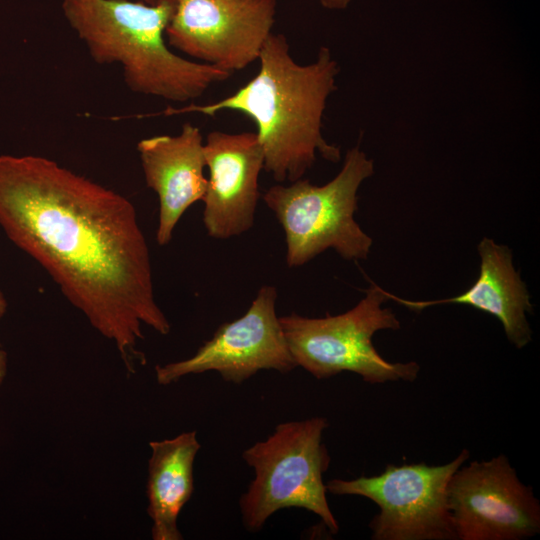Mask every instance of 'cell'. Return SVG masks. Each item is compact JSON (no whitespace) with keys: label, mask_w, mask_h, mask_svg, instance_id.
<instances>
[{"label":"cell","mask_w":540,"mask_h":540,"mask_svg":"<svg viewBox=\"0 0 540 540\" xmlns=\"http://www.w3.org/2000/svg\"><path fill=\"white\" fill-rule=\"evenodd\" d=\"M7 300L3 294V292L0 290V320L3 318L7 311ZM8 370V358L7 353L2 348L0 344V387L2 386Z\"/></svg>","instance_id":"obj_15"},{"label":"cell","mask_w":540,"mask_h":540,"mask_svg":"<svg viewBox=\"0 0 540 540\" xmlns=\"http://www.w3.org/2000/svg\"><path fill=\"white\" fill-rule=\"evenodd\" d=\"M146 493L153 540H182L177 520L194 490L193 467L201 445L196 431L149 442Z\"/></svg>","instance_id":"obj_14"},{"label":"cell","mask_w":540,"mask_h":540,"mask_svg":"<svg viewBox=\"0 0 540 540\" xmlns=\"http://www.w3.org/2000/svg\"><path fill=\"white\" fill-rule=\"evenodd\" d=\"M328 425L326 418L318 416L280 423L265 440L243 452L255 474L239 500L246 530L257 532L275 512L295 507L316 514L331 533L338 532L323 481L330 464L322 443Z\"/></svg>","instance_id":"obj_5"},{"label":"cell","mask_w":540,"mask_h":540,"mask_svg":"<svg viewBox=\"0 0 540 540\" xmlns=\"http://www.w3.org/2000/svg\"><path fill=\"white\" fill-rule=\"evenodd\" d=\"M277 289L264 285L244 315L223 323L187 359L155 367L156 381L170 385L182 377L216 371L241 384L260 370L289 372L297 367L284 337L275 304Z\"/></svg>","instance_id":"obj_9"},{"label":"cell","mask_w":540,"mask_h":540,"mask_svg":"<svg viewBox=\"0 0 540 540\" xmlns=\"http://www.w3.org/2000/svg\"><path fill=\"white\" fill-rule=\"evenodd\" d=\"M463 465L447 485L457 540H523L540 533L539 501L505 455Z\"/></svg>","instance_id":"obj_8"},{"label":"cell","mask_w":540,"mask_h":540,"mask_svg":"<svg viewBox=\"0 0 540 540\" xmlns=\"http://www.w3.org/2000/svg\"><path fill=\"white\" fill-rule=\"evenodd\" d=\"M276 0H174L168 44L233 73L258 60L272 33Z\"/></svg>","instance_id":"obj_10"},{"label":"cell","mask_w":540,"mask_h":540,"mask_svg":"<svg viewBox=\"0 0 540 540\" xmlns=\"http://www.w3.org/2000/svg\"><path fill=\"white\" fill-rule=\"evenodd\" d=\"M209 170L203 224L208 236L229 239L252 228L260 197L264 151L255 132H210L204 143Z\"/></svg>","instance_id":"obj_11"},{"label":"cell","mask_w":540,"mask_h":540,"mask_svg":"<svg viewBox=\"0 0 540 540\" xmlns=\"http://www.w3.org/2000/svg\"><path fill=\"white\" fill-rule=\"evenodd\" d=\"M373 173V160L357 145L346 152L339 173L322 186L301 178L267 189L262 198L283 228L289 268L302 266L327 249L346 260L368 257L372 238L354 213L358 189Z\"/></svg>","instance_id":"obj_4"},{"label":"cell","mask_w":540,"mask_h":540,"mask_svg":"<svg viewBox=\"0 0 540 540\" xmlns=\"http://www.w3.org/2000/svg\"><path fill=\"white\" fill-rule=\"evenodd\" d=\"M480 271L477 280L465 292L450 298L412 301L383 289L388 300H394L415 312L442 304H464L496 317L508 340L518 349L528 345L532 331L526 313L532 311L526 285L515 270L512 253L505 245L483 238L478 245Z\"/></svg>","instance_id":"obj_13"},{"label":"cell","mask_w":540,"mask_h":540,"mask_svg":"<svg viewBox=\"0 0 540 540\" xmlns=\"http://www.w3.org/2000/svg\"><path fill=\"white\" fill-rule=\"evenodd\" d=\"M258 60V73L232 95L206 105L167 108L159 115L196 112L214 116L224 110L251 118L264 151V170L278 183L301 179L319 154L338 162L339 147L322 135V118L329 96L336 90L337 61L328 47H321L316 60L300 65L290 55L283 34L271 33Z\"/></svg>","instance_id":"obj_2"},{"label":"cell","mask_w":540,"mask_h":540,"mask_svg":"<svg viewBox=\"0 0 540 540\" xmlns=\"http://www.w3.org/2000/svg\"><path fill=\"white\" fill-rule=\"evenodd\" d=\"M62 11L92 59L98 64H119L126 86L134 93L186 102L232 75L216 66L187 60L168 48L164 35L174 0L157 4L63 0Z\"/></svg>","instance_id":"obj_3"},{"label":"cell","mask_w":540,"mask_h":540,"mask_svg":"<svg viewBox=\"0 0 540 540\" xmlns=\"http://www.w3.org/2000/svg\"><path fill=\"white\" fill-rule=\"evenodd\" d=\"M135 1H141V2H144V3H147V4H157L163 0H135Z\"/></svg>","instance_id":"obj_17"},{"label":"cell","mask_w":540,"mask_h":540,"mask_svg":"<svg viewBox=\"0 0 540 540\" xmlns=\"http://www.w3.org/2000/svg\"><path fill=\"white\" fill-rule=\"evenodd\" d=\"M469 456L463 449L444 465L388 464L376 476L332 479L326 489L334 495L365 497L378 505L380 511L369 523L374 540H454L447 485Z\"/></svg>","instance_id":"obj_7"},{"label":"cell","mask_w":540,"mask_h":540,"mask_svg":"<svg viewBox=\"0 0 540 540\" xmlns=\"http://www.w3.org/2000/svg\"><path fill=\"white\" fill-rule=\"evenodd\" d=\"M0 227L50 275L126 369L145 364L146 325H171L158 306L149 247L130 200L56 161L0 155Z\"/></svg>","instance_id":"obj_1"},{"label":"cell","mask_w":540,"mask_h":540,"mask_svg":"<svg viewBox=\"0 0 540 540\" xmlns=\"http://www.w3.org/2000/svg\"><path fill=\"white\" fill-rule=\"evenodd\" d=\"M383 288L371 281L365 296L350 310L322 318L291 313L279 317L281 328L297 367L317 379L353 372L370 384L414 381L420 371L415 361L389 362L372 343L379 330H398L400 322L390 308Z\"/></svg>","instance_id":"obj_6"},{"label":"cell","mask_w":540,"mask_h":540,"mask_svg":"<svg viewBox=\"0 0 540 540\" xmlns=\"http://www.w3.org/2000/svg\"><path fill=\"white\" fill-rule=\"evenodd\" d=\"M145 182L159 199L156 241L167 245L185 211L202 201L208 179L201 131L185 123L178 135H157L137 143Z\"/></svg>","instance_id":"obj_12"},{"label":"cell","mask_w":540,"mask_h":540,"mask_svg":"<svg viewBox=\"0 0 540 540\" xmlns=\"http://www.w3.org/2000/svg\"><path fill=\"white\" fill-rule=\"evenodd\" d=\"M351 0H319L320 4L328 9H345Z\"/></svg>","instance_id":"obj_16"}]
</instances>
